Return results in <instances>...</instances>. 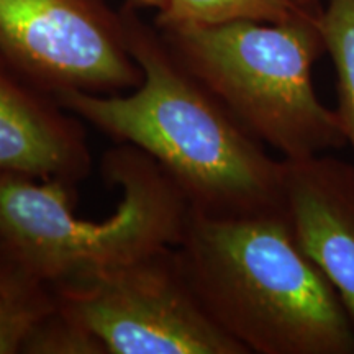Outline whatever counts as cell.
<instances>
[{"label": "cell", "mask_w": 354, "mask_h": 354, "mask_svg": "<svg viewBox=\"0 0 354 354\" xmlns=\"http://www.w3.org/2000/svg\"><path fill=\"white\" fill-rule=\"evenodd\" d=\"M128 51L141 81L128 94L64 91L66 110L153 158L187 201L190 212L236 218L282 212L284 162L264 151L135 13L122 17Z\"/></svg>", "instance_id": "6da1fadb"}, {"label": "cell", "mask_w": 354, "mask_h": 354, "mask_svg": "<svg viewBox=\"0 0 354 354\" xmlns=\"http://www.w3.org/2000/svg\"><path fill=\"white\" fill-rule=\"evenodd\" d=\"M176 253L203 308L248 354H354L353 318L284 210L190 212Z\"/></svg>", "instance_id": "7a4b0ae2"}, {"label": "cell", "mask_w": 354, "mask_h": 354, "mask_svg": "<svg viewBox=\"0 0 354 354\" xmlns=\"http://www.w3.org/2000/svg\"><path fill=\"white\" fill-rule=\"evenodd\" d=\"M102 171L120 189L117 210L102 221L74 214L73 185L0 177V250L57 287L177 246L190 207L162 167L118 143Z\"/></svg>", "instance_id": "3957f363"}, {"label": "cell", "mask_w": 354, "mask_h": 354, "mask_svg": "<svg viewBox=\"0 0 354 354\" xmlns=\"http://www.w3.org/2000/svg\"><path fill=\"white\" fill-rule=\"evenodd\" d=\"M318 15L313 8L279 24L236 20L162 33L177 59L248 133L284 159H299L346 145L338 115L313 86V64L325 53Z\"/></svg>", "instance_id": "277c9868"}, {"label": "cell", "mask_w": 354, "mask_h": 354, "mask_svg": "<svg viewBox=\"0 0 354 354\" xmlns=\"http://www.w3.org/2000/svg\"><path fill=\"white\" fill-rule=\"evenodd\" d=\"M55 289L107 354H248L203 308L176 246Z\"/></svg>", "instance_id": "5b68a950"}, {"label": "cell", "mask_w": 354, "mask_h": 354, "mask_svg": "<svg viewBox=\"0 0 354 354\" xmlns=\"http://www.w3.org/2000/svg\"><path fill=\"white\" fill-rule=\"evenodd\" d=\"M0 53L53 95L118 94L141 81L122 19L102 0H0Z\"/></svg>", "instance_id": "8992f818"}, {"label": "cell", "mask_w": 354, "mask_h": 354, "mask_svg": "<svg viewBox=\"0 0 354 354\" xmlns=\"http://www.w3.org/2000/svg\"><path fill=\"white\" fill-rule=\"evenodd\" d=\"M284 162V215L354 322V165L331 154Z\"/></svg>", "instance_id": "52a82bcc"}, {"label": "cell", "mask_w": 354, "mask_h": 354, "mask_svg": "<svg viewBox=\"0 0 354 354\" xmlns=\"http://www.w3.org/2000/svg\"><path fill=\"white\" fill-rule=\"evenodd\" d=\"M92 167L82 120L56 97L0 66V177L76 187Z\"/></svg>", "instance_id": "ba28073f"}, {"label": "cell", "mask_w": 354, "mask_h": 354, "mask_svg": "<svg viewBox=\"0 0 354 354\" xmlns=\"http://www.w3.org/2000/svg\"><path fill=\"white\" fill-rule=\"evenodd\" d=\"M56 308L55 287L0 250V354L21 353L33 330Z\"/></svg>", "instance_id": "9c48e42d"}, {"label": "cell", "mask_w": 354, "mask_h": 354, "mask_svg": "<svg viewBox=\"0 0 354 354\" xmlns=\"http://www.w3.org/2000/svg\"><path fill=\"white\" fill-rule=\"evenodd\" d=\"M317 8L300 0H166L158 13L161 30L189 25H218L236 20L287 21Z\"/></svg>", "instance_id": "30bf717a"}, {"label": "cell", "mask_w": 354, "mask_h": 354, "mask_svg": "<svg viewBox=\"0 0 354 354\" xmlns=\"http://www.w3.org/2000/svg\"><path fill=\"white\" fill-rule=\"evenodd\" d=\"M318 25L336 74L338 109L346 143L354 153V0H328Z\"/></svg>", "instance_id": "8fae6325"}, {"label": "cell", "mask_w": 354, "mask_h": 354, "mask_svg": "<svg viewBox=\"0 0 354 354\" xmlns=\"http://www.w3.org/2000/svg\"><path fill=\"white\" fill-rule=\"evenodd\" d=\"M24 354H107L104 344L81 322L57 308L28 336Z\"/></svg>", "instance_id": "7c38bea8"}, {"label": "cell", "mask_w": 354, "mask_h": 354, "mask_svg": "<svg viewBox=\"0 0 354 354\" xmlns=\"http://www.w3.org/2000/svg\"><path fill=\"white\" fill-rule=\"evenodd\" d=\"M130 2L136 3V6L154 7V8H158V10H161V8L166 6V0H130Z\"/></svg>", "instance_id": "4fadbf2b"}, {"label": "cell", "mask_w": 354, "mask_h": 354, "mask_svg": "<svg viewBox=\"0 0 354 354\" xmlns=\"http://www.w3.org/2000/svg\"><path fill=\"white\" fill-rule=\"evenodd\" d=\"M302 3H307V6H313V0H300Z\"/></svg>", "instance_id": "5bb4252c"}]
</instances>
